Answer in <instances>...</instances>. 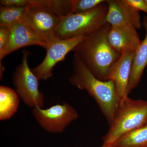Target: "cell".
<instances>
[{"label":"cell","instance_id":"cb8c5ba5","mask_svg":"<svg viewBox=\"0 0 147 147\" xmlns=\"http://www.w3.org/2000/svg\"><path fill=\"white\" fill-rule=\"evenodd\" d=\"M147 147V146H146V147Z\"/></svg>","mask_w":147,"mask_h":147},{"label":"cell","instance_id":"ac0fdd59","mask_svg":"<svg viewBox=\"0 0 147 147\" xmlns=\"http://www.w3.org/2000/svg\"><path fill=\"white\" fill-rule=\"evenodd\" d=\"M105 0H74L73 13H84L94 9Z\"/></svg>","mask_w":147,"mask_h":147},{"label":"cell","instance_id":"e0dca14e","mask_svg":"<svg viewBox=\"0 0 147 147\" xmlns=\"http://www.w3.org/2000/svg\"><path fill=\"white\" fill-rule=\"evenodd\" d=\"M38 5L61 18L73 13L74 0H35Z\"/></svg>","mask_w":147,"mask_h":147},{"label":"cell","instance_id":"5b68a950","mask_svg":"<svg viewBox=\"0 0 147 147\" xmlns=\"http://www.w3.org/2000/svg\"><path fill=\"white\" fill-rule=\"evenodd\" d=\"M29 53L26 50L23 53L22 62L13 73V83L16 91L25 104L33 108H42L45 97L39 89V81L29 67Z\"/></svg>","mask_w":147,"mask_h":147},{"label":"cell","instance_id":"44dd1931","mask_svg":"<svg viewBox=\"0 0 147 147\" xmlns=\"http://www.w3.org/2000/svg\"><path fill=\"white\" fill-rule=\"evenodd\" d=\"M127 4L135 10L142 11L147 13V5L145 0H124Z\"/></svg>","mask_w":147,"mask_h":147},{"label":"cell","instance_id":"7c38bea8","mask_svg":"<svg viewBox=\"0 0 147 147\" xmlns=\"http://www.w3.org/2000/svg\"><path fill=\"white\" fill-rule=\"evenodd\" d=\"M135 52L126 51L113 66L108 80L113 81L115 85L116 91L120 100L127 94L129 80Z\"/></svg>","mask_w":147,"mask_h":147},{"label":"cell","instance_id":"603a6c76","mask_svg":"<svg viewBox=\"0 0 147 147\" xmlns=\"http://www.w3.org/2000/svg\"><path fill=\"white\" fill-rule=\"evenodd\" d=\"M145 2H146V4L147 5V0H145Z\"/></svg>","mask_w":147,"mask_h":147},{"label":"cell","instance_id":"52a82bcc","mask_svg":"<svg viewBox=\"0 0 147 147\" xmlns=\"http://www.w3.org/2000/svg\"><path fill=\"white\" fill-rule=\"evenodd\" d=\"M61 19L47 9L37 4L35 0H32L31 4L27 7L26 25L48 46L57 39L55 31Z\"/></svg>","mask_w":147,"mask_h":147},{"label":"cell","instance_id":"9c48e42d","mask_svg":"<svg viewBox=\"0 0 147 147\" xmlns=\"http://www.w3.org/2000/svg\"><path fill=\"white\" fill-rule=\"evenodd\" d=\"M37 45L45 50L48 45L26 24L18 23L11 26L10 36L6 46L0 53V64L4 58L14 51L26 46Z\"/></svg>","mask_w":147,"mask_h":147},{"label":"cell","instance_id":"2e32d148","mask_svg":"<svg viewBox=\"0 0 147 147\" xmlns=\"http://www.w3.org/2000/svg\"><path fill=\"white\" fill-rule=\"evenodd\" d=\"M28 7H21L1 5L0 26L11 27L18 23H22L26 25Z\"/></svg>","mask_w":147,"mask_h":147},{"label":"cell","instance_id":"d6986e66","mask_svg":"<svg viewBox=\"0 0 147 147\" xmlns=\"http://www.w3.org/2000/svg\"><path fill=\"white\" fill-rule=\"evenodd\" d=\"M11 27L0 26V53L6 46L10 36Z\"/></svg>","mask_w":147,"mask_h":147},{"label":"cell","instance_id":"7402d4cb","mask_svg":"<svg viewBox=\"0 0 147 147\" xmlns=\"http://www.w3.org/2000/svg\"><path fill=\"white\" fill-rule=\"evenodd\" d=\"M102 147H115L114 146H102Z\"/></svg>","mask_w":147,"mask_h":147},{"label":"cell","instance_id":"8992f818","mask_svg":"<svg viewBox=\"0 0 147 147\" xmlns=\"http://www.w3.org/2000/svg\"><path fill=\"white\" fill-rule=\"evenodd\" d=\"M32 113L39 125L52 133L63 132L69 124L79 117L74 108L66 102L47 109L36 107L33 108Z\"/></svg>","mask_w":147,"mask_h":147},{"label":"cell","instance_id":"5bb4252c","mask_svg":"<svg viewBox=\"0 0 147 147\" xmlns=\"http://www.w3.org/2000/svg\"><path fill=\"white\" fill-rule=\"evenodd\" d=\"M18 95L16 91L6 86H0V120L10 119L19 106Z\"/></svg>","mask_w":147,"mask_h":147},{"label":"cell","instance_id":"277c9868","mask_svg":"<svg viewBox=\"0 0 147 147\" xmlns=\"http://www.w3.org/2000/svg\"><path fill=\"white\" fill-rule=\"evenodd\" d=\"M107 0L96 7L84 13H71L62 18L55 31L57 39L80 36H88L106 24L108 11Z\"/></svg>","mask_w":147,"mask_h":147},{"label":"cell","instance_id":"ba28073f","mask_svg":"<svg viewBox=\"0 0 147 147\" xmlns=\"http://www.w3.org/2000/svg\"><path fill=\"white\" fill-rule=\"evenodd\" d=\"M87 36H80L65 39H57L46 49L44 59L32 71L39 80H47L53 76V68L59 62L64 60L66 56Z\"/></svg>","mask_w":147,"mask_h":147},{"label":"cell","instance_id":"3957f363","mask_svg":"<svg viewBox=\"0 0 147 147\" xmlns=\"http://www.w3.org/2000/svg\"><path fill=\"white\" fill-rule=\"evenodd\" d=\"M147 123V100H136L126 96L120 101L102 146L113 145L124 134Z\"/></svg>","mask_w":147,"mask_h":147},{"label":"cell","instance_id":"8fae6325","mask_svg":"<svg viewBox=\"0 0 147 147\" xmlns=\"http://www.w3.org/2000/svg\"><path fill=\"white\" fill-rule=\"evenodd\" d=\"M108 39L112 47L121 54L128 50L136 53L141 42L136 29L128 25L111 26Z\"/></svg>","mask_w":147,"mask_h":147},{"label":"cell","instance_id":"30bf717a","mask_svg":"<svg viewBox=\"0 0 147 147\" xmlns=\"http://www.w3.org/2000/svg\"><path fill=\"white\" fill-rule=\"evenodd\" d=\"M108 11L106 22L111 26L128 25L139 29L142 26L139 11L127 4L124 0H107Z\"/></svg>","mask_w":147,"mask_h":147},{"label":"cell","instance_id":"7a4b0ae2","mask_svg":"<svg viewBox=\"0 0 147 147\" xmlns=\"http://www.w3.org/2000/svg\"><path fill=\"white\" fill-rule=\"evenodd\" d=\"M73 71L69 78L71 85L85 90L94 98L110 125L112 123L120 99L112 80L97 79L76 55H74Z\"/></svg>","mask_w":147,"mask_h":147},{"label":"cell","instance_id":"6da1fadb","mask_svg":"<svg viewBox=\"0 0 147 147\" xmlns=\"http://www.w3.org/2000/svg\"><path fill=\"white\" fill-rule=\"evenodd\" d=\"M111 25L106 23L87 36L72 52L97 79L108 81L112 69L121 55L110 45L108 33Z\"/></svg>","mask_w":147,"mask_h":147},{"label":"cell","instance_id":"9a60e30c","mask_svg":"<svg viewBox=\"0 0 147 147\" xmlns=\"http://www.w3.org/2000/svg\"><path fill=\"white\" fill-rule=\"evenodd\" d=\"M113 146L115 147L146 146L147 123L124 134L118 139Z\"/></svg>","mask_w":147,"mask_h":147},{"label":"cell","instance_id":"ffe728a7","mask_svg":"<svg viewBox=\"0 0 147 147\" xmlns=\"http://www.w3.org/2000/svg\"><path fill=\"white\" fill-rule=\"evenodd\" d=\"M32 0H1V5L3 6L26 7L31 4Z\"/></svg>","mask_w":147,"mask_h":147},{"label":"cell","instance_id":"4fadbf2b","mask_svg":"<svg viewBox=\"0 0 147 147\" xmlns=\"http://www.w3.org/2000/svg\"><path fill=\"white\" fill-rule=\"evenodd\" d=\"M143 24L146 29V36L144 40L141 41L135 53L127 91V95L137 87L147 65V16L144 18Z\"/></svg>","mask_w":147,"mask_h":147}]
</instances>
